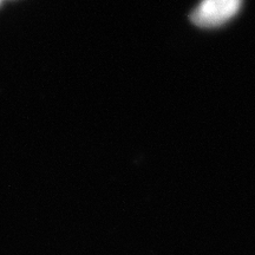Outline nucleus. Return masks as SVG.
<instances>
[{"instance_id":"obj_1","label":"nucleus","mask_w":255,"mask_h":255,"mask_svg":"<svg viewBox=\"0 0 255 255\" xmlns=\"http://www.w3.org/2000/svg\"><path fill=\"white\" fill-rule=\"evenodd\" d=\"M242 1L244 0H202L194 8L190 19L199 27L221 26L238 14Z\"/></svg>"}]
</instances>
